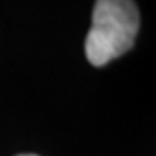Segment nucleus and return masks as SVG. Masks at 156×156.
I'll list each match as a JSON object with an SVG mask.
<instances>
[{
  "instance_id": "1",
  "label": "nucleus",
  "mask_w": 156,
  "mask_h": 156,
  "mask_svg": "<svg viewBox=\"0 0 156 156\" xmlns=\"http://www.w3.org/2000/svg\"><path fill=\"white\" fill-rule=\"evenodd\" d=\"M139 9L134 0H95L85 56L92 66H104L134 47Z\"/></svg>"
},
{
  "instance_id": "2",
  "label": "nucleus",
  "mask_w": 156,
  "mask_h": 156,
  "mask_svg": "<svg viewBox=\"0 0 156 156\" xmlns=\"http://www.w3.org/2000/svg\"><path fill=\"white\" fill-rule=\"evenodd\" d=\"M17 156H37V154H17Z\"/></svg>"
}]
</instances>
